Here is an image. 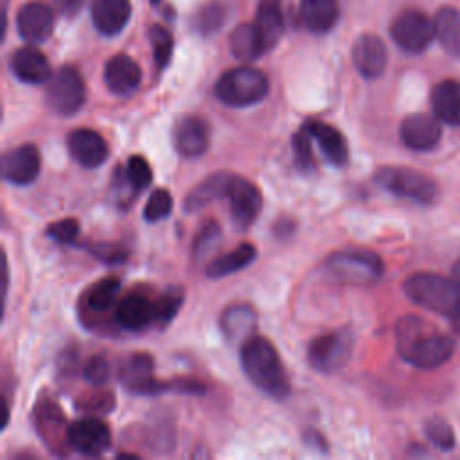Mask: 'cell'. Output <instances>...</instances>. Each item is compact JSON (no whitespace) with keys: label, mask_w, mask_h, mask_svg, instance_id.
<instances>
[{"label":"cell","mask_w":460,"mask_h":460,"mask_svg":"<svg viewBox=\"0 0 460 460\" xmlns=\"http://www.w3.org/2000/svg\"><path fill=\"white\" fill-rule=\"evenodd\" d=\"M395 345L406 363L422 370L442 367L455 352V341L447 334L415 314L395 323Z\"/></svg>","instance_id":"1"},{"label":"cell","mask_w":460,"mask_h":460,"mask_svg":"<svg viewBox=\"0 0 460 460\" xmlns=\"http://www.w3.org/2000/svg\"><path fill=\"white\" fill-rule=\"evenodd\" d=\"M241 367L244 376L266 395L282 401L289 395L288 372L273 343L262 336H250L241 345Z\"/></svg>","instance_id":"2"},{"label":"cell","mask_w":460,"mask_h":460,"mask_svg":"<svg viewBox=\"0 0 460 460\" xmlns=\"http://www.w3.org/2000/svg\"><path fill=\"white\" fill-rule=\"evenodd\" d=\"M404 295L431 313L451 320L460 316V282L438 273H413L402 282Z\"/></svg>","instance_id":"3"},{"label":"cell","mask_w":460,"mask_h":460,"mask_svg":"<svg viewBox=\"0 0 460 460\" xmlns=\"http://www.w3.org/2000/svg\"><path fill=\"white\" fill-rule=\"evenodd\" d=\"M383 261L377 253L363 248H349L331 253L322 271L327 279L338 284L368 286L383 275Z\"/></svg>","instance_id":"4"},{"label":"cell","mask_w":460,"mask_h":460,"mask_svg":"<svg viewBox=\"0 0 460 460\" xmlns=\"http://www.w3.org/2000/svg\"><path fill=\"white\" fill-rule=\"evenodd\" d=\"M119 379L126 390L140 395H156L162 392H183V394H201L203 385L192 379L176 381H158L153 377V358L146 352L131 354L119 370Z\"/></svg>","instance_id":"5"},{"label":"cell","mask_w":460,"mask_h":460,"mask_svg":"<svg viewBox=\"0 0 460 460\" xmlns=\"http://www.w3.org/2000/svg\"><path fill=\"white\" fill-rule=\"evenodd\" d=\"M270 90L268 77L253 66H235L226 70L216 83L214 93L216 97L234 108H244L257 104L266 97Z\"/></svg>","instance_id":"6"},{"label":"cell","mask_w":460,"mask_h":460,"mask_svg":"<svg viewBox=\"0 0 460 460\" xmlns=\"http://www.w3.org/2000/svg\"><path fill=\"white\" fill-rule=\"evenodd\" d=\"M376 183L390 194L411 199L419 205H433L438 198L437 181L415 169L401 165H385L374 172Z\"/></svg>","instance_id":"7"},{"label":"cell","mask_w":460,"mask_h":460,"mask_svg":"<svg viewBox=\"0 0 460 460\" xmlns=\"http://www.w3.org/2000/svg\"><path fill=\"white\" fill-rule=\"evenodd\" d=\"M45 101L61 117L77 113L86 101V86L79 70L72 65L61 66L47 83Z\"/></svg>","instance_id":"8"},{"label":"cell","mask_w":460,"mask_h":460,"mask_svg":"<svg viewBox=\"0 0 460 460\" xmlns=\"http://www.w3.org/2000/svg\"><path fill=\"white\" fill-rule=\"evenodd\" d=\"M354 347L350 331L341 329L316 336L307 347V359L311 367L322 374H332L347 365Z\"/></svg>","instance_id":"9"},{"label":"cell","mask_w":460,"mask_h":460,"mask_svg":"<svg viewBox=\"0 0 460 460\" xmlns=\"http://www.w3.org/2000/svg\"><path fill=\"white\" fill-rule=\"evenodd\" d=\"M390 34L399 49L410 54H419L433 41L435 23L422 11L406 9L392 22Z\"/></svg>","instance_id":"10"},{"label":"cell","mask_w":460,"mask_h":460,"mask_svg":"<svg viewBox=\"0 0 460 460\" xmlns=\"http://www.w3.org/2000/svg\"><path fill=\"white\" fill-rule=\"evenodd\" d=\"M65 431H66L65 435L66 446L79 455L99 456L111 444L110 428L101 419H95V417L77 419L72 424H68Z\"/></svg>","instance_id":"11"},{"label":"cell","mask_w":460,"mask_h":460,"mask_svg":"<svg viewBox=\"0 0 460 460\" xmlns=\"http://www.w3.org/2000/svg\"><path fill=\"white\" fill-rule=\"evenodd\" d=\"M226 198L230 201V214H232L234 226L239 232L248 230L262 208L261 190L250 180L234 174Z\"/></svg>","instance_id":"12"},{"label":"cell","mask_w":460,"mask_h":460,"mask_svg":"<svg viewBox=\"0 0 460 460\" xmlns=\"http://www.w3.org/2000/svg\"><path fill=\"white\" fill-rule=\"evenodd\" d=\"M399 138L411 151H429L440 142L442 126L433 115L411 113L401 122Z\"/></svg>","instance_id":"13"},{"label":"cell","mask_w":460,"mask_h":460,"mask_svg":"<svg viewBox=\"0 0 460 460\" xmlns=\"http://www.w3.org/2000/svg\"><path fill=\"white\" fill-rule=\"evenodd\" d=\"M41 169L40 151L34 144H22L4 153L2 176L13 185L32 183Z\"/></svg>","instance_id":"14"},{"label":"cell","mask_w":460,"mask_h":460,"mask_svg":"<svg viewBox=\"0 0 460 460\" xmlns=\"http://www.w3.org/2000/svg\"><path fill=\"white\" fill-rule=\"evenodd\" d=\"M66 147L70 156L86 169H95L108 158L106 140L93 129L77 128L66 137Z\"/></svg>","instance_id":"15"},{"label":"cell","mask_w":460,"mask_h":460,"mask_svg":"<svg viewBox=\"0 0 460 460\" xmlns=\"http://www.w3.org/2000/svg\"><path fill=\"white\" fill-rule=\"evenodd\" d=\"M210 142V128L196 115L181 117L174 126V147L185 158L201 156Z\"/></svg>","instance_id":"16"},{"label":"cell","mask_w":460,"mask_h":460,"mask_svg":"<svg viewBox=\"0 0 460 460\" xmlns=\"http://www.w3.org/2000/svg\"><path fill=\"white\" fill-rule=\"evenodd\" d=\"M388 54L381 38L376 34H361L352 45V63L356 70L367 77L376 79L386 68Z\"/></svg>","instance_id":"17"},{"label":"cell","mask_w":460,"mask_h":460,"mask_svg":"<svg viewBox=\"0 0 460 460\" xmlns=\"http://www.w3.org/2000/svg\"><path fill=\"white\" fill-rule=\"evenodd\" d=\"M16 27L25 41L41 43L50 36L54 29V13L43 2H29L18 11Z\"/></svg>","instance_id":"18"},{"label":"cell","mask_w":460,"mask_h":460,"mask_svg":"<svg viewBox=\"0 0 460 460\" xmlns=\"http://www.w3.org/2000/svg\"><path fill=\"white\" fill-rule=\"evenodd\" d=\"M115 322L126 331H142L155 322V302L142 293H131L117 304Z\"/></svg>","instance_id":"19"},{"label":"cell","mask_w":460,"mask_h":460,"mask_svg":"<svg viewBox=\"0 0 460 460\" xmlns=\"http://www.w3.org/2000/svg\"><path fill=\"white\" fill-rule=\"evenodd\" d=\"M11 70L22 81L29 84H43L52 77L49 59L34 47H22L11 56Z\"/></svg>","instance_id":"20"},{"label":"cell","mask_w":460,"mask_h":460,"mask_svg":"<svg viewBox=\"0 0 460 460\" xmlns=\"http://www.w3.org/2000/svg\"><path fill=\"white\" fill-rule=\"evenodd\" d=\"M142 72L135 59L126 54H117L104 66V83L117 95H129L140 84Z\"/></svg>","instance_id":"21"},{"label":"cell","mask_w":460,"mask_h":460,"mask_svg":"<svg viewBox=\"0 0 460 460\" xmlns=\"http://www.w3.org/2000/svg\"><path fill=\"white\" fill-rule=\"evenodd\" d=\"M305 129L309 131L311 138L318 144L323 156L336 167H343L349 162V147L345 137L331 124L322 120H307Z\"/></svg>","instance_id":"22"},{"label":"cell","mask_w":460,"mask_h":460,"mask_svg":"<svg viewBox=\"0 0 460 460\" xmlns=\"http://www.w3.org/2000/svg\"><path fill=\"white\" fill-rule=\"evenodd\" d=\"M232 180H234L232 172H226V171L212 172L185 196L183 208L187 212H198V210L205 208L208 203H212L219 198H226Z\"/></svg>","instance_id":"23"},{"label":"cell","mask_w":460,"mask_h":460,"mask_svg":"<svg viewBox=\"0 0 460 460\" xmlns=\"http://www.w3.org/2000/svg\"><path fill=\"white\" fill-rule=\"evenodd\" d=\"M131 16L129 0H93L92 20L99 32L113 36L120 32Z\"/></svg>","instance_id":"24"},{"label":"cell","mask_w":460,"mask_h":460,"mask_svg":"<svg viewBox=\"0 0 460 460\" xmlns=\"http://www.w3.org/2000/svg\"><path fill=\"white\" fill-rule=\"evenodd\" d=\"M431 108L438 120L449 126H460V83L444 79L431 92Z\"/></svg>","instance_id":"25"},{"label":"cell","mask_w":460,"mask_h":460,"mask_svg":"<svg viewBox=\"0 0 460 460\" xmlns=\"http://www.w3.org/2000/svg\"><path fill=\"white\" fill-rule=\"evenodd\" d=\"M338 14V0H300V18L311 32L322 34L331 31Z\"/></svg>","instance_id":"26"},{"label":"cell","mask_w":460,"mask_h":460,"mask_svg":"<svg viewBox=\"0 0 460 460\" xmlns=\"http://www.w3.org/2000/svg\"><path fill=\"white\" fill-rule=\"evenodd\" d=\"M257 325L255 311L246 304L230 305L221 316V329L232 341H246Z\"/></svg>","instance_id":"27"},{"label":"cell","mask_w":460,"mask_h":460,"mask_svg":"<svg viewBox=\"0 0 460 460\" xmlns=\"http://www.w3.org/2000/svg\"><path fill=\"white\" fill-rule=\"evenodd\" d=\"M255 25L261 31L266 50L277 45L284 32V14L280 0H261V4L257 5Z\"/></svg>","instance_id":"28"},{"label":"cell","mask_w":460,"mask_h":460,"mask_svg":"<svg viewBox=\"0 0 460 460\" xmlns=\"http://www.w3.org/2000/svg\"><path fill=\"white\" fill-rule=\"evenodd\" d=\"M435 38L442 49L460 59V11L455 7H442L435 14Z\"/></svg>","instance_id":"29"},{"label":"cell","mask_w":460,"mask_h":460,"mask_svg":"<svg viewBox=\"0 0 460 460\" xmlns=\"http://www.w3.org/2000/svg\"><path fill=\"white\" fill-rule=\"evenodd\" d=\"M230 50L241 61H253L266 52L264 40L255 23H241L230 36Z\"/></svg>","instance_id":"30"},{"label":"cell","mask_w":460,"mask_h":460,"mask_svg":"<svg viewBox=\"0 0 460 460\" xmlns=\"http://www.w3.org/2000/svg\"><path fill=\"white\" fill-rule=\"evenodd\" d=\"M255 257H257L255 246L250 243H241L235 250L212 259L207 264L205 273L210 279H221V277H226L230 273H235V271L246 268Z\"/></svg>","instance_id":"31"},{"label":"cell","mask_w":460,"mask_h":460,"mask_svg":"<svg viewBox=\"0 0 460 460\" xmlns=\"http://www.w3.org/2000/svg\"><path fill=\"white\" fill-rule=\"evenodd\" d=\"M119 289H120V282L115 277H106V279L95 282L86 293L88 307L97 313L108 311L115 304Z\"/></svg>","instance_id":"32"},{"label":"cell","mask_w":460,"mask_h":460,"mask_svg":"<svg viewBox=\"0 0 460 460\" xmlns=\"http://www.w3.org/2000/svg\"><path fill=\"white\" fill-rule=\"evenodd\" d=\"M183 289L178 286L167 288L156 300H155V323L158 325H167L176 313L180 311L183 304Z\"/></svg>","instance_id":"33"},{"label":"cell","mask_w":460,"mask_h":460,"mask_svg":"<svg viewBox=\"0 0 460 460\" xmlns=\"http://www.w3.org/2000/svg\"><path fill=\"white\" fill-rule=\"evenodd\" d=\"M122 176L126 178V181L129 183V187L135 192H140L142 189H146L151 181H153V171L151 165L147 164V160L140 155H133L128 158L124 171H120Z\"/></svg>","instance_id":"34"},{"label":"cell","mask_w":460,"mask_h":460,"mask_svg":"<svg viewBox=\"0 0 460 460\" xmlns=\"http://www.w3.org/2000/svg\"><path fill=\"white\" fill-rule=\"evenodd\" d=\"M424 433L428 440L440 451H449L455 447V433L444 417H429L424 422Z\"/></svg>","instance_id":"35"},{"label":"cell","mask_w":460,"mask_h":460,"mask_svg":"<svg viewBox=\"0 0 460 460\" xmlns=\"http://www.w3.org/2000/svg\"><path fill=\"white\" fill-rule=\"evenodd\" d=\"M172 210V196L167 189H156L151 192V196L146 201L144 207V219L149 223H156L165 219Z\"/></svg>","instance_id":"36"},{"label":"cell","mask_w":460,"mask_h":460,"mask_svg":"<svg viewBox=\"0 0 460 460\" xmlns=\"http://www.w3.org/2000/svg\"><path fill=\"white\" fill-rule=\"evenodd\" d=\"M311 135L305 129V126H300L298 133L293 137V153H295V164L302 172H311L316 167L313 147H311Z\"/></svg>","instance_id":"37"},{"label":"cell","mask_w":460,"mask_h":460,"mask_svg":"<svg viewBox=\"0 0 460 460\" xmlns=\"http://www.w3.org/2000/svg\"><path fill=\"white\" fill-rule=\"evenodd\" d=\"M149 41L153 47V58L156 66L164 68L172 54V36L171 32L162 25H151L149 27Z\"/></svg>","instance_id":"38"},{"label":"cell","mask_w":460,"mask_h":460,"mask_svg":"<svg viewBox=\"0 0 460 460\" xmlns=\"http://www.w3.org/2000/svg\"><path fill=\"white\" fill-rule=\"evenodd\" d=\"M225 20V11L219 4H207L203 5L196 18H194V23H196V29L203 34H208V32H214L221 27Z\"/></svg>","instance_id":"39"},{"label":"cell","mask_w":460,"mask_h":460,"mask_svg":"<svg viewBox=\"0 0 460 460\" xmlns=\"http://www.w3.org/2000/svg\"><path fill=\"white\" fill-rule=\"evenodd\" d=\"M221 237V230H219V225L216 221H207L203 223V226L199 228L196 239H194V257L199 259V257H205L214 246L216 243L219 241Z\"/></svg>","instance_id":"40"},{"label":"cell","mask_w":460,"mask_h":460,"mask_svg":"<svg viewBox=\"0 0 460 460\" xmlns=\"http://www.w3.org/2000/svg\"><path fill=\"white\" fill-rule=\"evenodd\" d=\"M77 234H79V223L74 217H65L47 226V235L56 243H63V244L74 243Z\"/></svg>","instance_id":"41"},{"label":"cell","mask_w":460,"mask_h":460,"mask_svg":"<svg viewBox=\"0 0 460 460\" xmlns=\"http://www.w3.org/2000/svg\"><path fill=\"white\" fill-rule=\"evenodd\" d=\"M83 376L90 385L101 386L110 377V363L101 356H93L86 361V365L83 368Z\"/></svg>","instance_id":"42"},{"label":"cell","mask_w":460,"mask_h":460,"mask_svg":"<svg viewBox=\"0 0 460 460\" xmlns=\"http://www.w3.org/2000/svg\"><path fill=\"white\" fill-rule=\"evenodd\" d=\"M90 252L106 262H122L128 255L122 248L110 244V243H97L95 246L90 248Z\"/></svg>","instance_id":"43"},{"label":"cell","mask_w":460,"mask_h":460,"mask_svg":"<svg viewBox=\"0 0 460 460\" xmlns=\"http://www.w3.org/2000/svg\"><path fill=\"white\" fill-rule=\"evenodd\" d=\"M54 4L63 16H74L83 7L84 0H54Z\"/></svg>","instance_id":"44"},{"label":"cell","mask_w":460,"mask_h":460,"mask_svg":"<svg viewBox=\"0 0 460 460\" xmlns=\"http://www.w3.org/2000/svg\"><path fill=\"white\" fill-rule=\"evenodd\" d=\"M453 277L460 282V259L455 262V266H453Z\"/></svg>","instance_id":"45"},{"label":"cell","mask_w":460,"mask_h":460,"mask_svg":"<svg viewBox=\"0 0 460 460\" xmlns=\"http://www.w3.org/2000/svg\"><path fill=\"white\" fill-rule=\"evenodd\" d=\"M151 2H153V4H158V2H160V0H151Z\"/></svg>","instance_id":"46"}]
</instances>
